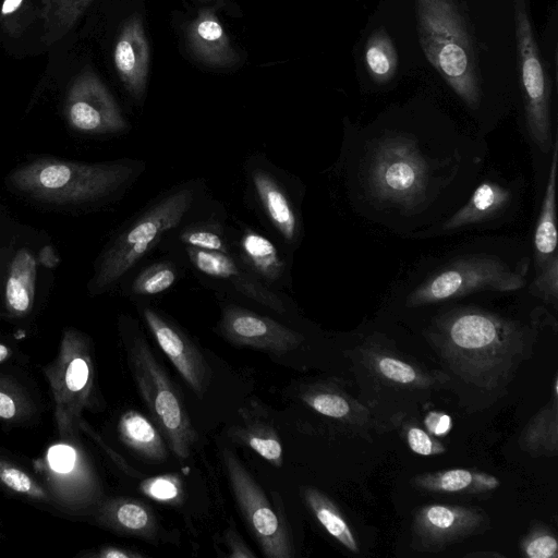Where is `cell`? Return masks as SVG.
Returning a JSON list of instances; mask_svg holds the SVG:
<instances>
[{"label": "cell", "instance_id": "7a4b0ae2", "mask_svg": "<svg viewBox=\"0 0 558 558\" xmlns=\"http://www.w3.org/2000/svg\"><path fill=\"white\" fill-rule=\"evenodd\" d=\"M424 53L454 93L471 108L481 100L473 43L453 0H414Z\"/></svg>", "mask_w": 558, "mask_h": 558}, {"label": "cell", "instance_id": "1f68e13d", "mask_svg": "<svg viewBox=\"0 0 558 558\" xmlns=\"http://www.w3.org/2000/svg\"><path fill=\"white\" fill-rule=\"evenodd\" d=\"M0 487L32 502L57 507L43 482L2 452H0Z\"/></svg>", "mask_w": 558, "mask_h": 558}, {"label": "cell", "instance_id": "f546056e", "mask_svg": "<svg viewBox=\"0 0 558 558\" xmlns=\"http://www.w3.org/2000/svg\"><path fill=\"white\" fill-rule=\"evenodd\" d=\"M301 492L305 505L324 529L348 550L357 554V541L332 500L313 486H303Z\"/></svg>", "mask_w": 558, "mask_h": 558}, {"label": "cell", "instance_id": "5bb4252c", "mask_svg": "<svg viewBox=\"0 0 558 558\" xmlns=\"http://www.w3.org/2000/svg\"><path fill=\"white\" fill-rule=\"evenodd\" d=\"M219 330L229 342L275 354H286L304 342L300 332L244 307L223 308Z\"/></svg>", "mask_w": 558, "mask_h": 558}, {"label": "cell", "instance_id": "9c48e42d", "mask_svg": "<svg viewBox=\"0 0 558 558\" xmlns=\"http://www.w3.org/2000/svg\"><path fill=\"white\" fill-rule=\"evenodd\" d=\"M367 179L371 194L378 201L412 206L424 199L428 167L412 140L388 136L373 150Z\"/></svg>", "mask_w": 558, "mask_h": 558}, {"label": "cell", "instance_id": "9a60e30c", "mask_svg": "<svg viewBox=\"0 0 558 558\" xmlns=\"http://www.w3.org/2000/svg\"><path fill=\"white\" fill-rule=\"evenodd\" d=\"M143 315L160 349L194 393L203 399L211 379L205 356L184 332L154 310L145 308Z\"/></svg>", "mask_w": 558, "mask_h": 558}, {"label": "cell", "instance_id": "ab89813d", "mask_svg": "<svg viewBox=\"0 0 558 558\" xmlns=\"http://www.w3.org/2000/svg\"><path fill=\"white\" fill-rule=\"evenodd\" d=\"M181 240L189 247L227 253L222 238L211 230L196 229L186 231L182 234Z\"/></svg>", "mask_w": 558, "mask_h": 558}, {"label": "cell", "instance_id": "5b68a950", "mask_svg": "<svg viewBox=\"0 0 558 558\" xmlns=\"http://www.w3.org/2000/svg\"><path fill=\"white\" fill-rule=\"evenodd\" d=\"M128 356L138 392L157 428L162 432L175 457L189 458L197 434L180 392L144 339L137 338L132 342Z\"/></svg>", "mask_w": 558, "mask_h": 558}, {"label": "cell", "instance_id": "ba28073f", "mask_svg": "<svg viewBox=\"0 0 558 558\" xmlns=\"http://www.w3.org/2000/svg\"><path fill=\"white\" fill-rule=\"evenodd\" d=\"M222 460L238 508L264 556L292 558L294 545L283 510L269 500L233 451L225 448Z\"/></svg>", "mask_w": 558, "mask_h": 558}, {"label": "cell", "instance_id": "d6a6232c", "mask_svg": "<svg viewBox=\"0 0 558 558\" xmlns=\"http://www.w3.org/2000/svg\"><path fill=\"white\" fill-rule=\"evenodd\" d=\"M37 413V405L25 387L14 377L0 374V422L25 424Z\"/></svg>", "mask_w": 558, "mask_h": 558}, {"label": "cell", "instance_id": "7dc6e473", "mask_svg": "<svg viewBox=\"0 0 558 558\" xmlns=\"http://www.w3.org/2000/svg\"><path fill=\"white\" fill-rule=\"evenodd\" d=\"M14 356V350L13 348L5 343L0 341V365L9 362Z\"/></svg>", "mask_w": 558, "mask_h": 558}, {"label": "cell", "instance_id": "c3c4849f", "mask_svg": "<svg viewBox=\"0 0 558 558\" xmlns=\"http://www.w3.org/2000/svg\"><path fill=\"white\" fill-rule=\"evenodd\" d=\"M483 555L488 556V557H489V556L504 557L502 555H500V554H498V553H497V554H496V553H485V554H482V553H474V554L466 555V557H468V556H471V557H481V556H483Z\"/></svg>", "mask_w": 558, "mask_h": 558}, {"label": "cell", "instance_id": "d590c367", "mask_svg": "<svg viewBox=\"0 0 558 558\" xmlns=\"http://www.w3.org/2000/svg\"><path fill=\"white\" fill-rule=\"evenodd\" d=\"M177 274L169 264L151 265L138 274L132 283V292L140 295H153L168 290L175 281Z\"/></svg>", "mask_w": 558, "mask_h": 558}, {"label": "cell", "instance_id": "ffe728a7", "mask_svg": "<svg viewBox=\"0 0 558 558\" xmlns=\"http://www.w3.org/2000/svg\"><path fill=\"white\" fill-rule=\"evenodd\" d=\"M187 40L194 54L209 65L225 66L235 60L230 39L211 8L199 10L190 23Z\"/></svg>", "mask_w": 558, "mask_h": 558}, {"label": "cell", "instance_id": "f1b7e54d", "mask_svg": "<svg viewBox=\"0 0 558 558\" xmlns=\"http://www.w3.org/2000/svg\"><path fill=\"white\" fill-rule=\"evenodd\" d=\"M96 0H40L41 41L51 46L64 38Z\"/></svg>", "mask_w": 558, "mask_h": 558}, {"label": "cell", "instance_id": "4dcf8cb0", "mask_svg": "<svg viewBox=\"0 0 558 558\" xmlns=\"http://www.w3.org/2000/svg\"><path fill=\"white\" fill-rule=\"evenodd\" d=\"M230 437L248 446L272 465H282L283 451L279 435L267 422L244 416L242 424L231 426Z\"/></svg>", "mask_w": 558, "mask_h": 558}, {"label": "cell", "instance_id": "8d00e7d4", "mask_svg": "<svg viewBox=\"0 0 558 558\" xmlns=\"http://www.w3.org/2000/svg\"><path fill=\"white\" fill-rule=\"evenodd\" d=\"M522 556L526 558H557L558 542L554 532L546 525L534 524L520 543Z\"/></svg>", "mask_w": 558, "mask_h": 558}, {"label": "cell", "instance_id": "74e56055", "mask_svg": "<svg viewBox=\"0 0 558 558\" xmlns=\"http://www.w3.org/2000/svg\"><path fill=\"white\" fill-rule=\"evenodd\" d=\"M140 489L155 500L169 504H179L183 494L181 478L174 474L145 478L141 482Z\"/></svg>", "mask_w": 558, "mask_h": 558}, {"label": "cell", "instance_id": "e0dca14e", "mask_svg": "<svg viewBox=\"0 0 558 558\" xmlns=\"http://www.w3.org/2000/svg\"><path fill=\"white\" fill-rule=\"evenodd\" d=\"M187 254L201 272L231 282L245 296L279 314L286 312L282 300L240 268L227 253L187 247Z\"/></svg>", "mask_w": 558, "mask_h": 558}, {"label": "cell", "instance_id": "d6986e66", "mask_svg": "<svg viewBox=\"0 0 558 558\" xmlns=\"http://www.w3.org/2000/svg\"><path fill=\"white\" fill-rule=\"evenodd\" d=\"M361 353L368 372L387 387L422 390L449 380L442 374H430L392 354V351L381 349L373 343L364 345Z\"/></svg>", "mask_w": 558, "mask_h": 558}, {"label": "cell", "instance_id": "8992f818", "mask_svg": "<svg viewBox=\"0 0 558 558\" xmlns=\"http://www.w3.org/2000/svg\"><path fill=\"white\" fill-rule=\"evenodd\" d=\"M193 196L190 189L178 190L145 211L105 253L93 286L105 289L125 275L163 233L181 222L191 208Z\"/></svg>", "mask_w": 558, "mask_h": 558}, {"label": "cell", "instance_id": "b9f144b4", "mask_svg": "<svg viewBox=\"0 0 558 558\" xmlns=\"http://www.w3.org/2000/svg\"><path fill=\"white\" fill-rule=\"evenodd\" d=\"M26 0H3L0 8V22L11 35L20 33L22 16L25 12Z\"/></svg>", "mask_w": 558, "mask_h": 558}, {"label": "cell", "instance_id": "2e32d148", "mask_svg": "<svg viewBox=\"0 0 558 558\" xmlns=\"http://www.w3.org/2000/svg\"><path fill=\"white\" fill-rule=\"evenodd\" d=\"M113 62L128 92L133 97H142L149 70V46L138 15L131 16L121 28L114 45Z\"/></svg>", "mask_w": 558, "mask_h": 558}, {"label": "cell", "instance_id": "484cf974", "mask_svg": "<svg viewBox=\"0 0 558 558\" xmlns=\"http://www.w3.org/2000/svg\"><path fill=\"white\" fill-rule=\"evenodd\" d=\"M122 442L142 458L161 462L167 458V448L159 429L142 413L124 412L118 423Z\"/></svg>", "mask_w": 558, "mask_h": 558}, {"label": "cell", "instance_id": "bcb514c9", "mask_svg": "<svg viewBox=\"0 0 558 558\" xmlns=\"http://www.w3.org/2000/svg\"><path fill=\"white\" fill-rule=\"evenodd\" d=\"M39 263L47 268H54L59 264V256L51 245L41 247L38 254Z\"/></svg>", "mask_w": 558, "mask_h": 558}, {"label": "cell", "instance_id": "6da1fadb", "mask_svg": "<svg viewBox=\"0 0 558 558\" xmlns=\"http://www.w3.org/2000/svg\"><path fill=\"white\" fill-rule=\"evenodd\" d=\"M428 337L453 375L489 393L511 380L530 341L518 322L473 306L438 316Z\"/></svg>", "mask_w": 558, "mask_h": 558}, {"label": "cell", "instance_id": "7bdbcfd3", "mask_svg": "<svg viewBox=\"0 0 558 558\" xmlns=\"http://www.w3.org/2000/svg\"><path fill=\"white\" fill-rule=\"evenodd\" d=\"M223 543L232 558H254L255 554L245 544L243 538L236 533L233 525H230L223 534Z\"/></svg>", "mask_w": 558, "mask_h": 558}, {"label": "cell", "instance_id": "603a6c76", "mask_svg": "<svg viewBox=\"0 0 558 558\" xmlns=\"http://www.w3.org/2000/svg\"><path fill=\"white\" fill-rule=\"evenodd\" d=\"M520 448L532 457H555L558 453V378L555 376L549 401L534 414L523 428Z\"/></svg>", "mask_w": 558, "mask_h": 558}, {"label": "cell", "instance_id": "ee69618b", "mask_svg": "<svg viewBox=\"0 0 558 558\" xmlns=\"http://www.w3.org/2000/svg\"><path fill=\"white\" fill-rule=\"evenodd\" d=\"M424 424L429 434L434 436H446L451 427V417L440 411H430L424 418Z\"/></svg>", "mask_w": 558, "mask_h": 558}, {"label": "cell", "instance_id": "7402d4cb", "mask_svg": "<svg viewBox=\"0 0 558 558\" xmlns=\"http://www.w3.org/2000/svg\"><path fill=\"white\" fill-rule=\"evenodd\" d=\"M558 162V141L553 144V156L549 167L546 191L534 233L535 264L539 272L558 260L556 228V175Z\"/></svg>", "mask_w": 558, "mask_h": 558}, {"label": "cell", "instance_id": "83f0119b", "mask_svg": "<svg viewBox=\"0 0 558 558\" xmlns=\"http://www.w3.org/2000/svg\"><path fill=\"white\" fill-rule=\"evenodd\" d=\"M510 191L494 182H483L469 202L449 218L446 230L464 227L489 219L501 211L510 202Z\"/></svg>", "mask_w": 558, "mask_h": 558}, {"label": "cell", "instance_id": "8fae6325", "mask_svg": "<svg viewBox=\"0 0 558 558\" xmlns=\"http://www.w3.org/2000/svg\"><path fill=\"white\" fill-rule=\"evenodd\" d=\"M519 70L526 124L531 137L543 150L551 143L550 80L542 62L524 0H513Z\"/></svg>", "mask_w": 558, "mask_h": 558}, {"label": "cell", "instance_id": "ac0fdd59", "mask_svg": "<svg viewBox=\"0 0 558 558\" xmlns=\"http://www.w3.org/2000/svg\"><path fill=\"white\" fill-rule=\"evenodd\" d=\"M95 521L121 535L153 542L158 535V522L154 510L132 497L102 498L93 509Z\"/></svg>", "mask_w": 558, "mask_h": 558}, {"label": "cell", "instance_id": "277c9868", "mask_svg": "<svg viewBox=\"0 0 558 558\" xmlns=\"http://www.w3.org/2000/svg\"><path fill=\"white\" fill-rule=\"evenodd\" d=\"M43 372L54 403V420L63 440L77 439L85 410L92 409L95 396V365L88 337L75 328L62 333L53 361Z\"/></svg>", "mask_w": 558, "mask_h": 558}, {"label": "cell", "instance_id": "f35d334b", "mask_svg": "<svg viewBox=\"0 0 558 558\" xmlns=\"http://www.w3.org/2000/svg\"><path fill=\"white\" fill-rule=\"evenodd\" d=\"M405 439L411 450L421 456H436L446 452L442 442L416 425L405 427Z\"/></svg>", "mask_w": 558, "mask_h": 558}, {"label": "cell", "instance_id": "cb8c5ba5", "mask_svg": "<svg viewBox=\"0 0 558 558\" xmlns=\"http://www.w3.org/2000/svg\"><path fill=\"white\" fill-rule=\"evenodd\" d=\"M421 490L441 494H484L499 487V478L482 472L466 469H451L423 473L413 478Z\"/></svg>", "mask_w": 558, "mask_h": 558}, {"label": "cell", "instance_id": "7c38bea8", "mask_svg": "<svg viewBox=\"0 0 558 558\" xmlns=\"http://www.w3.org/2000/svg\"><path fill=\"white\" fill-rule=\"evenodd\" d=\"M64 113L70 126L81 133H117L126 128L116 99L89 69L77 74L68 88Z\"/></svg>", "mask_w": 558, "mask_h": 558}, {"label": "cell", "instance_id": "4fadbf2b", "mask_svg": "<svg viewBox=\"0 0 558 558\" xmlns=\"http://www.w3.org/2000/svg\"><path fill=\"white\" fill-rule=\"evenodd\" d=\"M489 526L487 514L478 508L458 505H426L415 513L412 547L436 553Z\"/></svg>", "mask_w": 558, "mask_h": 558}, {"label": "cell", "instance_id": "d4e9b609", "mask_svg": "<svg viewBox=\"0 0 558 558\" xmlns=\"http://www.w3.org/2000/svg\"><path fill=\"white\" fill-rule=\"evenodd\" d=\"M37 262L27 248L14 255L5 283V307L11 316L23 317L34 305Z\"/></svg>", "mask_w": 558, "mask_h": 558}, {"label": "cell", "instance_id": "60d3db41", "mask_svg": "<svg viewBox=\"0 0 558 558\" xmlns=\"http://www.w3.org/2000/svg\"><path fill=\"white\" fill-rule=\"evenodd\" d=\"M533 287L543 300L556 304L558 292V260H555L537 272Z\"/></svg>", "mask_w": 558, "mask_h": 558}, {"label": "cell", "instance_id": "836d02e7", "mask_svg": "<svg viewBox=\"0 0 558 558\" xmlns=\"http://www.w3.org/2000/svg\"><path fill=\"white\" fill-rule=\"evenodd\" d=\"M364 60L371 77L379 84L390 81L397 70L398 57L395 46L383 28L377 29L367 40Z\"/></svg>", "mask_w": 558, "mask_h": 558}, {"label": "cell", "instance_id": "3957f363", "mask_svg": "<svg viewBox=\"0 0 558 558\" xmlns=\"http://www.w3.org/2000/svg\"><path fill=\"white\" fill-rule=\"evenodd\" d=\"M132 173L124 163H84L54 158L36 159L15 169L11 184L47 203L66 205L97 201L120 187Z\"/></svg>", "mask_w": 558, "mask_h": 558}, {"label": "cell", "instance_id": "4316f807", "mask_svg": "<svg viewBox=\"0 0 558 558\" xmlns=\"http://www.w3.org/2000/svg\"><path fill=\"white\" fill-rule=\"evenodd\" d=\"M252 180L270 221L287 241H292L296 234L298 221L286 193L276 180L264 171L255 170Z\"/></svg>", "mask_w": 558, "mask_h": 558}, {"label": "cell", "instance_id": "44dd1931", "mask_svg": "<svg viewBox=\"0 0 558 558\" xmlns=\"http://www.w3.org/2000/svg\"><path fill=\"white\" fill-rule=\"evenodd\" d=\"M301 399L317 413L342 423L365 426L369 422V412L333 385L307 386L302 390Z\"/></svg>", "mask_w": 558, "mask_h": 558}, {"label": "cell", "instance_id": "30bf717a", "mask_svg": "<svg viewBox=\"0 0 558 558\" xmlns=\"http://www.w3.org/2000/svg\"><path fill=\"white\" fill-rule=\"evenodd\" d=\"M56 506L74 512L92 510L104 498L101 482L76 439L50 446L35 462Z\"/></svg>", "mask_w": 558, "mask_h": 558}, {"label": "cell", "instance_id": "e575fe53", "mask_svg": "<svg viewBox=\"0 0 558 558\" xmlns=\"http://www.w3.org/2000/svg\"><path fill=\"white\" fill-rule=\"evenodd\" d=\"M242 250L252 267L266 280L276 281L282 276L283 262L269 239L248 231L242 239Z\"/></svg>", "mask_w": 558, "mask_h": 558}, {"label": "cell", "instance_id": "f6af8a7d", "mask_svg": "<svg viewBox=\"0 0 558 558\" xmlns=\"http://www.w3.org/2000/svg\"><path fill=\"white\" fill-rule=\"evenodd\" d=\"M84 557L89 558H140L142 554L129 548L118 546H102L95 551L86 553Z\"/></svg>", "mask_w": 558, "mask_h": 558}, {"label": "cell", "instance_id": "52a82bcc", "mask_svg": "<svg viewBox=\"0 0 558 558\" xmlns=\"http://www.w3.org/2000/svg\"><path fill=\"white\" fill-rule=\"evenodd\" d=\"M524 284V272L511 270L500 258L466 255L426 278L409 294L407 305L421 306L480 291H515Z\"/></svg>", "mask_w": 558, "mask_h": 558}]
</instances>
